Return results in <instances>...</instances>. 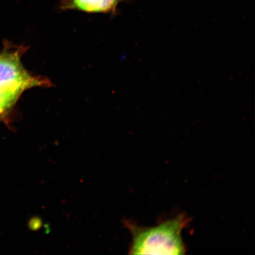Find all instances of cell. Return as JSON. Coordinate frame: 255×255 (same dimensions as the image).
Wrapping results in <instances>:
<instances>
[{
  "mask_svg": "<svg viewBox=\"0 0 255 255\" xmlns=\"http://www.w3.org/2000/svg\"><path fill=\"white\" fill-rule=\"evenodd\" d=\"M132 0H59L57 7L59 10L78 11L88 14H118L121 3Z\"/></svg>",
  "mask_w": 255,
  "mask_h": 255,
  "instance_id": "cell-3",
  "label": "cell"
},
{
  "mask_svg": "<svg viewBox=\"0 0 255 255\" xmlns=\"http://www.w3.org/2000/svg\"><path fill=\"white\" fill-rule=\"evenodd\" d=\"M189 221L186 215L181 214L155 227H142L126 222L132 237L129 254L184 255L186 250L181 233Z\"/></svg>",
  "mask_w": 255,
  "mask_h": 255,
  "instance_id": "cell-1",
  "label": "cell"
},
{
  "mask_svg": "<svg viewBox=\"0 0 255 255\" xmlns=\"http://www.w3.org/2000/svg\"><path fill=\"white\" fill-rule=\"evenodd\" d=\"M23 92L0 89V120L7 116L15 106Z\"/></svg>",
  "mask_w": 255,
  "mask_h": 255,
  "instance_id": "cell-4",
  "label": "cell"
},
{
  "mask_svg": "<svg viewBox=\"0 0 255 255\" xmlns=\"http://www.w3.org/2000/svg\"><path fill=\"white\" fill-rule=\"evenodd\" d=\"M27 47L4 43L0 52V89L24 92L35 87L49 88L50 80L44 76L31 75L24 68L21 57Z\"/></svg>",
  "mask_w": 255,
  "mask_h": 255,
  "instance_id": "cell-2",
  "label": "cell"
}]
</instances>
